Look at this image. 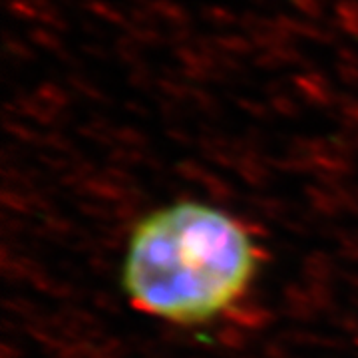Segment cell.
<instances>
[{
	"instance_id": "obj_1",
	"label": "cell",
	"mask_w": 358,
	"mask_h": 358,
	"mask_svg": "<svg viewBox=\"0 0 358 358\" xmlns=\"http://www.w3.org/2000/svg\"><path fill=\"white\" fill-rule=\"evenodd\" d=\"M259 265V245L243 221L217 205L179 199L131 227L120 281L141 315L203 327L243 301Z\"/></svg>"
}]
</instances>
